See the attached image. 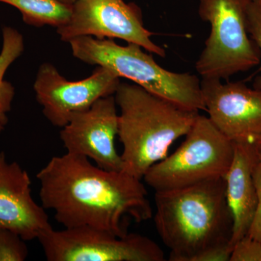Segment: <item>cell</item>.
Wrapping results in <instances>:
<instances>
[{"mask_svg": "<svg viewBox=\"0 0 261 261\" xmlns=\"http://www.w3.org/2000/svg\"><path fill=\"white\" fill-rule=\"evenodd\" d=\"M39 197L64 228L91 227L123 238L132 221L153 217L142 179L108 171L84 156H55L38 172Z\"/></svg>", "mask_w": 261, "mask_h": 261, "instance_id": "6da1fadb", "label": "cell"}, {"mask_svg": "<svg viewBox=\"0 0 261 261\" xmlns=\"http://www.w3.org/2000/svg\"><path fill=\"white\" fill-rule=\"evenodd\" d=\"M154 201V226L170 250L169 260L199 261L208 250L231 245L224 177L155 192Z\"/></svg>", "mask_w": 261, "mask_h": 261, "instance_id": "7a4b0ae2", "label": "cell"}, {"mask_svg": "<svg viewBox=\"0 0 261 261\" xmlns=\"http://www.w3.org/2000/svg\"><path fill=\"white\" fill-rule=\"evenodd\" d=\"M118 137L123 145V171L143 179L154 164L168 155L175 141L187 135L198 116L137 84H120L114 94Z\"/></svg>", "mask_w": 261, "mask_h": 261, "instance_id": "3957f363", "label": "cell"}, {"mask_svg": "<svg viewBox=\"0 0 261 261\" xmlns=\"http://www.w3.org/2000/svg\"><path fill=\"white\" fill-rule=\"evenodd\" d=\"M77 59L113 70L151 93L192 111H205L201 82L197 75L175 73L154 61L151 53L132 43L121 46L113 39L83 36L68 41Z\"/></svg>", "mask_w": 261, "mask_h": 261, "instance_id": "277c9868", "label": "cell"}, {"mask_svg": "<svg viewBox=\"0 0 261 261\" xmlns=\"http://www.w3.org/2000/svg\"><path fill=\"white\" fill-rule=\"evenodd\" d=\"M252 0H199V15L211 24L210 35L196 63L203 78L227 80L260 63L247 27Z\"/></svg>", "mask_w": 261, "mask_h": 261, "instance_id": "5b68a950", "label": "cell"}, {"mask_svg": "<svg viewBox=\"0 0 261 261\" xmlns=\"http://www.w3.org/2000/svg\"><path fill=\"white\" fill-rule=\"evenodd\" d=\"M186 138L171 155L152 166L143 179L154 192L224 177L231 166L233 142L199 114Z\"/></svg>", "mask_w": 261, "mask_h": 261, "instance_id": "8992f818", "label": "cell"}, {"mask_svg": "<svg viewBox=\"0 0 261 261\" xmlns=\"http://www.w3.org/2000/svg\"><path fill=\"white\" fill-rule=\"evenodd\" d=\"M49 261H164L162 249L139 233L123 238L91 227L51 228L39 239Z\"/></svg>", "mask_w": 261, "mask_h": 261, "instance_id": "52a82bcc", "label": "cell"}, {"mask_svg": "<svg viewBox=\"0 0 261 261\" xmlns=\"http://www.w3.org/2000/svg\"><path fill=\"white\" fill-rule=\"evenodd\" d=\"M57 32L64 42L83 36L116 38L137 44L151 54L166 56L165 49L151 39L153 34L144 27L139 7L123 0H75L69 21Z\"/></svg>", "mask_w": 261, "mask_h": 261, "instance_id": "ba28073f", "label": "cell"}, {"mask_svg": "<svg viewBox=\"0 0 261 261\" xmlns=\"http://www.w3.org/2000/svg\"><path fill=\"white\" fill-rule=\"evenodd\" d=\"M113 70L98 66L83 80L70 82L49 63L39 67L34 84L42 113L53 126L63 128L75 113L85 111L101 98L114 95L121 84Z\"/></svg>", "mask_w": 261, "mask_h": 261, "instance_id": "9c48e42d", "label": "cell"}, {"mask_svg": "<svg viewBox=\"0 0 261 261\" xmlns=\"http://www.w3.org/2000/svg\"><path fill=\"white\" fill-rule=\"evenodd\" d=\"M61 128L60 137L67 152L87 158L108 171H123L115 144L118 113L114 95L101 98L88 109L75 113Z\"/></svg>", "mask_w": 261, "mask_h": 261, "instance_id": "30bf717a", "label": "cell"}, {"mask_svg": "<svg viewBox=\"0 0 261 261\" xmlns=\"http://www.w3.org/2000/svg\"><path fill=\"white\" fill-rule=\"evenodd\" d=\"M201 90L209 119L228 140L252 142L261 135V89L203 78Z\"/></svg>", "mask_w": 261, "mask_h": 261, "instance_id": "8fae6325", "label": "cell"}, {"mask_svg": "<svg viewBox=\"0 0 261 261\" xmlns=\"http://www.w3.org/2000/svg\"><path fill=\"white\" fill-rule=\"evenodd\" d=\"M0 227L18 233L25 242L38 240L53 228L46 209L32 195V180L17 162L0 152Z\"/></svg>", "mask_w": 261, "mask_h": 261, "instance_id": "7c38bea8", "label": "cell"}, {"mask_svg": "<svg viewBox=\"0 0 261 261\" xmlns=\"http://www.w3.org/2000/svg\"><path fill=\"white\" fill-rule=\"evenodd\" d=\"M233 142L232 161L224 176L226 200L233 219L232 247L248 234L257 204L252 177L256 147L249 141Z\"/></svg>", "mask_w": 261, "mask_h": 261, "instance_id": "4fadbf2b", "label": "cell"}, {"mask_svg": "<svg viewBox=\"0 0 261 261\" xmlns=\"http://www.w3.org/2000/svg\"><path fill=\"white\" fill-rule=\"evenodd\" d=\"M24 50L23 37L16 29L5 27L3 29V47L0 53V133L8 123V113L11 111L15 97L13 84L5 80V73Z\"/></svg>", "mask_w": 261, "mask_h": 261, "instance_id": "5bb4252c", "label": "cell"}, {"mask_svg": "<svg viewBox=\"0 0 261 261\" xmlns=\"http://www.w3.org/2000/svg\"><path fill=\"white\" fill-rule=\"evenodd\" d=\"M0 3L15 7L25 23L37 27L60 28L69 21L73 10V5L58 0H0Z\"/></svg>", "mask_w": 261, "mask_h": 261, "instance_id": "9a60e30c", "label": "cell"}, {"mask_svg": "<svg viewBox=\"0 0 261 261\" xmlns=\"http://www.w3.org/2000/svg\"><path fill=\"white\" fill-rule=\"evenodd\" d=\"M29 255V249L18 233L0 227V261H23Z\"/></svg>", "mask_w": 261, "mask_h": 261, "instance_id": "2e32d148", "label": "cell"}, {"mask_svg": "<svg viewBox=\"0 0 261 261\" xmlns=\"http://www.w3.org/2000/svg\"><path fill=\"white\" fill-rule=\"evenodd\" d=\"M252 177L256 190L257 204L255 217L247 236L261 242V148L257 147L252 167Z\"/></svg>", "mask_w": 261, "mask_h": 261, "instance_id": "e0dca14e", "label": "cell"}, {"mask_svg": "<svg viewBox=\"0 0 261 261\" xmlns=\"http://www.w3.org/2000/svg\"><path fill=\"white\" fill-rule=\"evenodd\" d=\"M230 261H261V242L247 235L233 245Z\"/></svg>", "mask_w": 261, "mask_h": 261, "instance_id": "ac0fdd59", "label": "cell"}, {"mask_svg": "<svg viewBox=\"0 0 261 261\" xmlns=\"http://www.w3.org/2000/svg\"><path fill=\"white\" fill-rule=\"evenodd\" d=\"M247 27L250 37L260 50L261 58V0H252L248 10Z\"/></svg>", "mask_w": 261, "mask_h": 261, "instance_id": "d6986e66", "label": "cell"}, {"mask_svg": "<svg viewBox=\"0 0 261 261\" xmlns=\"http://www.w3.org/2000/svg\"><path fill=\"white\" fill-rule=\"evenodd\" d=\"M252 142L254 144V145L256 146L257 147H258V148H261V135L255 137V139H253V140L252 141Z\"/></svg>", "mask_w": 261, "mask_h": 261, "instance_id": "ffe728a7", "label": "cell"}, {"mask_svg": "<svg viewBox=\"0 0 261 261\" xmlns=\"http://www.w3.org/2000/svg\"><path fill=\"white\" fill-rule=\"evenodd\" d=\"M58 1L65 3V4L73 5L74 4L75 0H58Z\"/></svg>", "mask_w": 261, "mask_h": 261, "instance_id": "44dd1931", "label": "cell"}]
</instances>
